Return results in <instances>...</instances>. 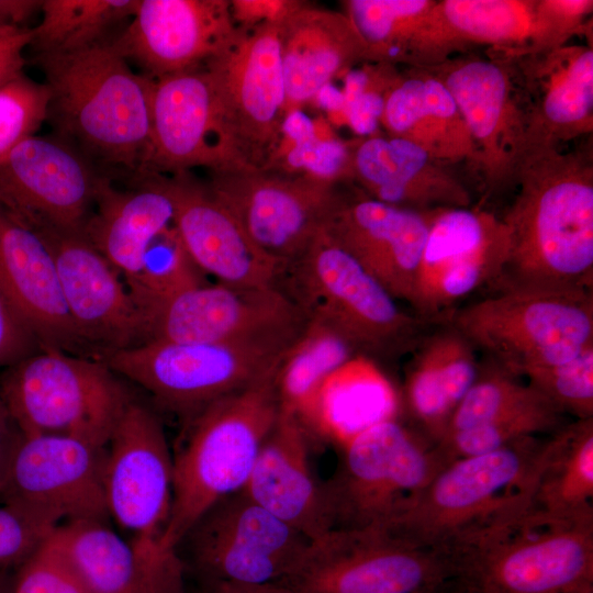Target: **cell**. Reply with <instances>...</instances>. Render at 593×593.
<instances>
[{
	"label": "cell",
	"mask_w": 593,
	"mask_h": 593,
	"mask_svg": "<svg viewBox=\"0 0 593 593\" xmlns=\"http://www.w3.org/2000/svg\"><path fill=\"white\" fill-rule=\"evenodd\" d=\"M517 194L502 219L505 266L493 291L539 288L593 291L591 152L533 145L514 178Z\"/></svg>",
	"instance_id": "cell-1"
},
{
	"label": "cell",
	"mask_w": 593,
	"mask_h": 593,
	"mask_svg": "<svg viewBox=\"0 0 593 593\" xmlns=\"http://www.w3.org/2000/svg\"><path fill=\"white\" fill-rule=\"evenodd\" d=\"M37 63L51 94L47 119L58 132L87 158L143 175L153 79L136 75L111 44L37 55Z\"/></svg>",
	"instance_id": "cell-2"
},
{
	"label": "cell",
	"mask_w": 593,
	"mask_h": 593,
	"mask_svg": "<svg viewBox=\"0 0 593 593\" xmlns=\"http://www.w3.org/2000/svg\"><path fill=\"white\" fill-rule=\"evenodd\" d=\"M444 550L454 580L473 593H593V518L557 517L530 503Z\"/></svg>",
	"instance_id": "cell-3"
},
{
	"label": "cell",
	"mask_w": 593,
	"mask_h": 593,
	"mask_svg": "<svg viewBox=\"0 0 593 593\" xmlns=\"http://www.w3.org/2000/svg\"><path fill=\"white\" fill-rule=\"evenodd\" d=\"M275 372L184 421L172 452L174 495L164 547L176 549L208 508L244 489L280 414Z\"/></svg>",
	"instance_id": "cell-4"
},
{
	"label": "cell",
	"mask_w": 593,
	"mask_h": 593,
	"mask_svg": "<svg viewBox=\"0 0 593 593\" xmlns=\"http://www.w3.org/2000/svg\"><path fill=\"white\" fill-rule=\"evenodd\" d=\"M306 317L339 333L358 356L392 360L411 355L437 325L399 301L324 228L280 280Z\"/></svg>",
	"instance_id": "cell-5"
},
{
	"label": "cell",
	"mask_w": 593,
	"mask_h": 593,
	"mask_svg": "<svg viewBox=\"0 0 593 593\" xmlns=\"http://www.w3.org/2000/svg\"><path fill=\"white\" fill-rule=\"evenodd\" d=\"M546 439L529 436L446 465L383 528L444 550L460 535L533 501Z\"/></svg>",
	"instance_id": "cell-6"
},
{
	"label": "cell",
	"mask_w": 593,
	"mask_h": 593,
	"mask_svg": "<svg viewBox=\"0 0 593 593\" xmlns=\"http://www.w3.org/2000/svg\"><path fill=\"white\" fill-rule=\"evenodd\" d=\"M515 377L563 363L593 345V292L512 288L458 306L448 321Z\"/></svg>",
	"instance_id": "cell-7"
},
{
	"label": "cell",
	"mask_w": 593,
	"mask_h": 593,
	"mask_svg": "<svg viewBox=\"0 0 593 593\" xmlns=\"http://www.w3.org/2000/svg\"><path fill=\"white\" fill-rule=\"evenodd\" d=\"M0 395L24 436L58 435L107 446L132 394L100 359L41 347L4 368Z\"/></svg>",
	"instance_id": "cell-8"
},
{
	"label": "cell",
	"mask_w": 593,
	"mask_h": 593,
	"mask_svg": "<svg viewBox=\"0 0 593 593\" xmlns=\"http://www.w3.org/2000/svg\"><path fill=\"white\" fill-rule=\"evenodd\" d=\"M323 483L333 528L384 527L447 463L434 445L392 415L358 430Z\"/></svg>",
	"instance_id": "cell-9"
},
{
	"label": "cell",
	"mask_w": 593,
	"mask_h": 593,
	"mask_svg": "<svg viewBox=\"0 0 593 593\" xmlns=\"http://www.w3.org/2000/svg\"><path fill=\"white\" fill-rule=\"evenodd\" d=\"M279 23L236 25L202 66L226 135L247 169L269 166L288 116Z\"/></svg>",
	"instance_id": "cell-10"
},
{
	"label": "cell",
	"mask_w": 593,
	"mask_h": 593,
	"mask_svg": "<svg viewBox=\"0 0 593 593\" xmlns=\"http://www.w3.org/2000/svg\"><path fill=\"white\" fill-rule=\"evenodd\" d=\"M287 350V349H286ZM286 350L268 347L148 340L100 358L183 421L276 371Z\"/></svg>",
	"instance_id": "cell-11"
},
{
	"label": "cell",
	"mask_w": 593,
	"mask_h": 593,
	"mask_svg": "<svg viewBox=\"0 0 593 593\" xmlns=\"http://www.w3.org/2000/svg\"><path fill=\"white\" fill-rule=\"evenodd\" d=\"M452 580L445 550L368 527L333 528L310 540L298 568L281 583L296 593H425Z\"/></svg>",
	"instance_id": "cell-12"
},
{
	"label": "cell",
	"mask_w": 593,
	"mask_h": 593,
	"mask_svg": "<svg viewBox=\"0 0 593 593\" xmlns=\"http://www.w3.org/2000/svg\"><path fill=\"white\" fill-rule=\"evenodd\" d=\"M309 542L240 490L208 508L176 549L206 583L268 584L295 571Z\"/></svg>",
	"instance_id": "cell-13"
},
{
	"label": "cell",
	"mask_w": 593,
	"mask_h": 593,
	"mask_svg": "<svg viewBox=\"0 0 593 593\" xmlns=\"http://www.w3.org/2000/svg\"><path fill=\"white\" fill-rule=\"evenodd\" d=\"M339 183L309 172L248 169L212 174L206 187L286 270L324 228Z\"/></svg>",
	"instance_id": "cell-14"
},
{
	"label": "cell",
	"mask_w": 593,
	"mask_h": 593,
	"mask_svg": "<svg viewBox=\"0 0 593 593\" xmlns=\"http://www.w3.org/2000/svg\"><path fill=\"white\" fill-rule=\"evenodd\" d=\"M172 495L174 458L163 424L149 405L132 395L107 445L109 517L134 547H161Z\"/></svg>",
	"instance_id": "cell-15"
},
{
	"label": "cell",
	"mask_w": 593,
	"mask_h": 593,
	"mask_svg": "<svg viewBox=\"0 0 593 593\" xmlns=\"http://www.w3.org/2000/svg\"><path fill=\"white\" fill-rule=\"evenodd\" d=\"M307 317L282 288L220 282L186 290L148 317V340L239 344L286 350ZM147 340V342H148Z\"/></svg>",
	"instance_id": "cell-16"
},
{
	"label": "cell",
	"mask_w": 593,
	"mask_h": 593,
	"mask_svg": "<svg viewBox=\"0 0 593 593\" xmlns=\"http://www.w3.org/2000/svg\"><path fill=\"white\" fill-rule=\"evenodd\" d=\"M508 253L501 217L478 208L428 211V234L412 311L434 323L447 322L474 291L495 287Z\"/></svg>",
	"instance_id": "cell-17"
},
{
	"label": "cell",
	"mask_w": 593,
	"mask_h": 593,
	"mask_svg": "<svg viewBox=\"0 0 593 593\" xmlns=\"http://www.w3.org/2000/svg\"><path fill=\"white\" fill-rule=\"evenodd\" d=\"M419 68L437 78L457 104L477 147L488 194L514 184L529 145V122L510 63L493 54L448 57Z\"/></svg>",
	"instance_id": "cell-18"
},
{
	"label": "cell",
	"mask_w": 593,
	"mask_h": 593,
	"mask_svg": "<svg viewBox=\"0 0 593 593\" xmlns=\"http://www.w3.org/2000/svg\"><path fill=\"white\" fill-rule=\"evenodd\" d=\"M105 460L107 446L68 436L23 435L0 499L53 527L81 521L110 522Z\"/></svg>",
	"instance_id": "cell-19"
},
{
	"label": "cell",
	"mask_w": 593,
	"mask_h": 593,
	"mask_svg": "<svg viewBox=\"0 0 593 593\" xmlns=\"http://www.w3.org/2000/svg\"><path fill=\"white\" fill-rule=\"evenodd\" d=\"M33 230L51 250L68 313L85 347L97 348L102 356L148 340L145 316L121 275L82 232Z\"/></svg>",
	"instance_id": "cell-20"
},
{
	"label": "cell",
	"mask_w": 593,
	"mask_h": 593,
	"mask_svg": "<svg viewBox=\"0 0 593 593\" xmlns=\"http://www.w3.org/2000/svg\"><path fill=\"white\" fill-rule=\"evenodd\" d=\"M103 179L66 141L31 136L0 164V203L33 228L82 232Z\"/></svg>",
	"instance_id": "cell-21"
},
{
	"label": "cell",
	"mask_w": 593,
	"mask_h": 593,
	"mask_svg": "<svg viewBox=\"0 0 593 593\" xmlns=\"http://www.w3.org/2000/svg\"><path fill=\"white\" fill-rule=\"evenodd\" d=\"M211 174L248 170L233 148L206 71L191 70L153 79L150 146L143 175Z\"/></svg>",
	"instance_id": "cell-22"
},
{
	"label": "cell",
	"mask_w": 593,
	"mask_h": 593,
	"mask_svg": "<svg viewBox=\"0 0 593 593\" xmlns=\"http://www.w3.org/2000/svg\"><path fill=\"white\" fill-rule=\"evenodd\" d=\"M324 231L399 302L413 307L428 211L387 204L354 187L339 191Z\"/></svg>",
	"instance_id": "cell-23"
},
{
	"label": "cell",
	"mask_w": 593,
	"mask_h": 593,
	"mask_svg": "<svg viewBox=\"0 0 593 593\" xmlns=\"http://www.w3.org/2000/svg\"><path fill=\"white\" fill-rule=\"evenodd\" d=\"M468 45L519 54L563 44L540 0H443L435 1L422 20L403 63L411 67L436 64Z\"/></svg>",
	"instance_id": "cell-24"
},
{
	"label": "cell",
	"mask_w": 593,
	"mask_h": 593,
	"mask_svg": "<svg viewBox=\"0 0 593 593\" xmlns=\"http://www.w3.org/2000/svg\"><path fill=\"white\" fill-rule=\"evenodd\" d=\"M235 29L228 0H138L111 45L157 79L203 66Z\"/></svg>",
	"instance_id": "cell-25"
},
{
	"label": "cell",
	"mask_w": 593,
	"mask_h": 593,
	"mask_svg": "<svg viewBox=\"0 0 593 593\" xmlns=\"http://www.w3.org/2000/svg\"><path fill=\"white\" fill-rule=\"evenodd\" d=\"M505 58L522 91L529 122V145L560 143L593 131V48L588 44Z\"/></svg>",
	"instance_id": "cell-26"
},
{
	"label": "cell",
	"mask_w": 593,
	"mask_h": 593,
	"mask_svg": "<svg viewBox=\"0 0 593 593\" xmlns=\"http://www.w3.org/2000/svg\"><path fill=\"white\" fill-rule=\"evenodd\" d=\"M176 227L192 260L216 282L243 287H278L283 268L264 254L206 184L188 172L168 177Z\"/></svg>",
	"instance_id": "cell-27"
},
{
	"label": "cell",
	"mask_w": 593,
	"mask_h": 593,
	"mask_svg": "<svg viewBox=\"0 0 593 593\" xmlns=\"http://www.w3.org/2000/svg\"><path fill=\"white\" fill-rule=\"evenodd\" d=\"M0 291L42 347L85 349L42 236L0 203Z\"/></svg>",
	"instance_id": "cell-28"
},
{
	"label": "cell",
	"mask_w": 593,
	"mask_h": 593,
	"mask_svg": "<svg viewBox=\"0 0 593 593\" xmlns=\"http://www.w3.org/2000/svg\"><path fill=\"white\" fill-rule=\"evenodd\" d=\"M445 166L407 141L372 134L348 148L344 181L372 199L413 211L469 208L468 189Z\"/></svg>",
	"instance_id": "cell-29"
},
{
	"label": "cell",
	"mask_w": 593,
	"mask_h": 593,
	"mask_svg": "<svg viewBox=\"0 0 593 593\" xmlns=\"http://www.w3.org/2000/svg\"><path fill=\"white\" fill-rule=\"evenodd\" d=\"M243 491L310 540L332 529L323 483L311 468L309 432L290 412L280 409Z\"/></svg>",
	"instance_id": "cell-30"
},
{
	"label": "cell",
	"mask_w": 593,
	"mask_h": 593,
	"mask_svg": "<svg viewBox=\"0 0 593 593\" xmlns=\"http://www.w3.org/2000/svg\"><path fill=\"white\" fill-rule=\"evenodd\" d=\"M53 536L90 593H187L186 564L176 549H138L101 521L66 523Z\"/></svg>",
	"instance_id": "cell-31"
},
{
	"label": "cell",
	"mask_w": 593,
	"mask_h": 593,
	"mask_svg": "<svg viewBox=\"0 0 593 593\" xmlns=\"http://www.w3.org/2000/svg\"><path fill=\"white\" fill-rule=\"evenodd\" d=\"M287 114L313 98L339 72L366 61V47L344 12L304 1L279 23Z\"/></svg>",
	"instance_id": "cell-32"
},
{
	"label": "cell",
	"mask_w": 593,
	"mask_h": 593,
	"mask_svg": "<svg viewBox=\"0 0 593 593\" xmlns=\"http://www.w3.org/2000/svg\"><path fill=\"white\" fill-rule=\"evenodd\" d=\"M135 179L130 189L120 190L104 177L82 228L124 281L138 271L148 245L172 224L175 214L168 177L148 174Z\"/></svg>",
	"instance_id": "cell-33"
},
{
	"label": "cell",
	"mask_w": 593,
	"mask_h": 593,
	"mask_svg": "<svg viewBox=\"0 0 593 593\" xmlns=\"http://www.w3.org/2000/svg\"><path fill=\"white\" fill-rule=\"evenodd\" d=\"M385 134L407 141L436 161H466L478 170L479 154L468 126L445 86L419 67L394 71L379 120Z\"/></svg>",
	"instance_id": "cell-34"
},
{
	"label": "cell",
	"mask_w": 593,
	"mask_h": 593,
	"mask_svg": "<svg viewBox=\"0 0 593 593\" xmlns=\"http://www.w3.org/2000/svg\"><path fill=\"white\" fill-rule=\"evenodd\" d=\"M474 346L449 322L435 325L411 354L403 402L418 432L435 445L465 394L480 362Z\"/></svg>",
	"instance_id": "cell-35"
},
{
	"label": "cell",
	"mask_w": 593,
	"mask_h": 593,
	"mask_svg": "<svg viewBox=\"0 0 593 593\" xmlns=\"http://www.w3.org/2000/svg\"><path fill=\"white\" fill-rule=\"evenodd\" d=\"M532 504L557 517L593 518V418L546 439Z\"/></svg>",
	"instance_id": "cell-36"
},
{
	"label": "cell",
	"mask_w": 593,
	"mask_h": 593,
	"mask_svg": "<svg viewBox=\"0 0 593 593\" xmlns=\"http://www.w3.org/2000/svg\"><path fill=\"white\" fill-rule=\"evenodd\" d=\"M355 356L357 353L339 333L307 317L275 372L280 409L294 414L303 424L322 385Z\"/></svg>",
	"instance_id": "cell-37"
},
{
	"label": "cell",
	"mask_w": 593,
	"mask_h": 593,
	"mask_svg": "<svg viewBox=\"0 0 593 593\" xmlns=\"http://www.w3.org/2000/svg\"><path fill=\"white\" fill-rule=\"evenodd\" d=\"M138 0H43L42 20L32 30L38 55L78 52L100 43L114 24L131 19Z\"/></svg>",
	"instance_id": "cell-38"
},
{
	"label": "cell",
	"mask_w": 593,
	"mask_h": 593,
	"mask_svg": "<svg viewBox=\"0 0 593 593\" xmlns=\"http://www.w3.org/2000/svg\"><path fill=\"white\" fill-rule=\"evenodd\" d=\"M124 282L147 323L161 304L208 281L171 224L153 239L138 271Z\"/></svg>",
	"instance_id": "cell-39"
},
{
	"label": "cell",
	"mask_w": 593,
	"mask_h": 593,
	"mask_svg": "<svg viewBox=\"0 0 593 593\" xmlns=\"http://www.w3.org/2000/svg\"><path fill=\"white\" fill-rule=\"evenodd\" d=\"M435 0L342 1L366 47V61L395 66Z\"/></svg>",
	"instance_id": "cell-40"
},
{
	"label": "cell",
	"mask_w": 593,
	"mask_h": 593,
	"mask_svg": "<svg viewBox=\"0 0 593 593\" xmlns=\"http://www.w3.org/2000/svg\"><path fill=\"white\" fill-rule=\"evenodd\" d=\"M564 414L547 402L449 434L434 447L449 462L486 454L519 438L552 434L566 423Z\"/></svg>",
	"instance_id": "cell-41"
},
{
	"label": "cell",
	"mask_w": 593,
	"mask_h": 593,
	"mask_svg": "<svg viewBox=\"0 0 593 593\" xmlns=\"http://www.w3.org/2000/svg\"><path fill=\"white\" fill-rule=\"evenodd\" d=\"M547 402L532 385L488 360L480 363L475 381L455 409L443 437Z\"/></svg>",
	"instance_id": "cell-42"
},
{
	"label": "cell",
	"mask_w": 593,
	"mask_h": 593,
	"mask_svg": "<svg viewBox=\"0 0 593 593\" xmlns=\"http://www.w3.org/2000/svg\"><path fill=\"white\" fill-rule=\"evenodd\" d=\"M524 377L563 414L593 418V345L569 361L532 369Z\"/></svg>",
	"instance_id": "cell-43"
},
{
	"label": "cell",
	"mask_w": 593,
	"mask_h": 593,
	"mask_svg": "<svg viewBox=\"0 0 593 593\" xmlns=\"http://www.w3.org/2000/svg\"><path fill=\"white\" fill-rule=\"evenodd\" d=\"M53 532L10 573L9 593H90Z\"/></svg>",
	"instance_id": "cell-44"
},
{
	"label": "cell",
	"mask_w": 593,
	"mask_h": 593,
	"mask_svg": "<svg viewBox=\"0 0 593 593\" xmlns=\"http://www.w3.org/2000/svg\"><path fill=\"white\" fill-rule=\"evenodd\" d=\"M49 90L23 74L0 88V164L48 118Z\"/></svg>",
	"instance_id": "cell-45"
},
{
	"label": "cell",
	"mask_w": 593,
	"mask_h": 593,
	"mask_svg": "<svg viewBox=\"0 0 593 593\" xmlns=\"http://www.w3.org/2000/svg\"><path fill=\"white\" fill-rule=\"evenodd\" d=\"M13 505H0V570L22 563L55 529Z\"/></svg>",
	"instance_id": "cell-46"
},
{
	"label": "cell",
	"mask_w": 593,
	"mask_h": 593,
	"mask_svg": "<svg viewBox=\"0 0 593 593\" xmlns=\"http://www.w3.org/2000/svg\"><path fill=\"white\" fill-rule=\"evenodd\" d=\"M36 336L0 291V368H7L41 348Z\"/></svg>",
	"instance_id": "cell-47"
},
{
	"label": "cell",
	"mask_w": 593,
	"mask_h": 593,
	"mask_svg": "<svg viewBox=\"0 0 593 593\" xmlns=\"http://www.w3.org/2000/svg\"><path fill=\"white\" fill-rule=\"evenodd\" d=\"M231 13L236 25L254 26L281 21L300 1L295 0H233Z\"/></svg>",
	"instance_id": "cell-48"
},
{
	"label": "cell",
	"mask_w": 593,
	"mask_h": 593,
	"mask_svg": "<svg viewBox=\"0 0 593 593\" xmlns=\"http://www.w3.org/2000/svg\"><path fill=\"white\" fill-rule=\"evenodd\" d=\"M32 30L0 36V88L22 75L23 51L30 45Z\"/></svg>",
	"instance_id": "cell-49"
},
{
	"label": "cell",
	"mask_w": 593,
	"mask_h": 593,
	"mask_svg": "<svg viewBox=\"0 0 593 593\" xmlns=\"http://www.w3.org/2000/svg\"><path fill=\"white\" fill-rule=\"evenodd\" d=\"M23 434L0 395V491Z\"/></svg>",
	"instance_id": "cell-50"
},
{
	"label": "cell",
	"mask_w": 593,
	"mask_h": 593,
	"mask_svg": "<svg viewBox=\"0 0 593 593\" xmlns=\"http://www.w3.org/2000/svg\"><path fill=\"white\" fill-rule=\"evenodd\" d=\"M41 5L38 0H0V36L25 30L22 25Z\"/></svg>",
	"instance_id": "cell-51"
},
{
	"label": "cell",
	"mask_w": 593,
	"mask_h": 593,
	"mask_svg": "<svg viewBox=\"0 0 593 593\" xmlns=\"http://www.w3.org/2000/svg\"><path fill=\"white\" fill-rule=\"evenodd\" d=\"M204 593H296L284 583L238 584L230 582L208 583Z\"/></svg>",
	"instance_id": "cell-52"
},
{
	"label": "cell",
	"mask_w": 593,
	"mask_h": 593,
	"mask_svg": "<svg viewBox=\"0 0 593 593\" xmlns=\"http://www.w3.org/2000/svg\"><path fill=\"white\" fill-rule=\"evenodd\" d=\"M443 593H473L466 586L461 585L457 581L452 580L443 591Z\"/></svg>",
	"instance_id": "cell-53"
},
{
	"label": "cell",
	"mask_w": 593,
	"mask_h": 593,
	"mask_svg": "<svg viewBox=\"0 0 593 593\" xmlns=\"http://www.w3.org/2000/svg\"><path fill=\"white\" fill-rule=\"evenodd\" d=\"M10 572L0 570V593H9Z\"/></svg>",
	"instance_id": "cell-54"
},
{
	"label": "cell",
	"mask_w": 593,
	"mask_h": 593,
	"mask_svg": "<svg viewBox=\"0 0 593 593\" xmlns=\"http://www.w3.org/2000/svg\"><path fill=\"white\" fill-rule=\"evenodd\" d=\"M450 582H451V581H450ZM450 582H449V583H450ZM449 583H447L446 585H444V586H441V588H439V589H437V590L428 591V592H425V593H443V591L445 590V588H446Z\"/></svg>",
	"instance_id": "cell-55"
},
{
	"label": "cell",
	"mask_w": 593,
	"mask_h": 593,
	"mask_svg": "<svg viewBox=\"0 0 593 593\" xmlns=\"http://www.w3.org/2000/svg\"><path fill=\"white\" fill-rule=\"evenodd\" d=\"M200 593H204V592H200Z\"/></svg>",
	"instance_id": "cell-56"
}]
</instances>
